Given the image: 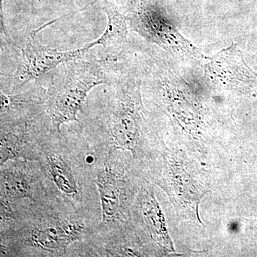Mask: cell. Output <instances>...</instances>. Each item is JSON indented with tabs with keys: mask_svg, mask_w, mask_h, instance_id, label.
Returning a JSON list of instances; mask_svg holds the SVG:
<instances>
[{
	"mask_svg": "<svg viewBox=\"0 0 257 257\" xmlns=\"http://www.w3.org/2000/svg\"><path fill=\"white\" fill-rule=\"evenodd\" d=\"M94 219L57 196L25 201L1 211V256H64L74 243L89 241Z\"/></svg>",
	"mask_w": 257,
	"mask_h": 257,
	"instance_id": "obj_1",
	"label": "cell"
},
{
	"mask_svg": "<svg viewBox=\"0 0 257 257\" xmlns=\"http://www.w3.org/2000/svg\"><path fill=\"white\" fill-rule=\"evenodd\" d=\"M37 162L59 199L83 215L96 217L99 156L85 135L51 128L40 142Z\"/></svg>",
	"mask_w": 257,
	"mask_h": 257,
	"instance_id": "obj_2",
	"label": "cell"
},
{
	"mask_svg": "<svg viewBox=\"0 0 257 257\" xmlns=\"http://www.w3.org/2000/svg\"><path fill=\"white\" fill-rule=\"evenodd\" d=\"M55 70L47 89L45 106L52 128L61 131L62 125L80 122L78 114L88 94L96 86L109 84L111 74L104 60L69 61Z\"/></svg>",
	"mask_w": 257,
	"mask_h": 257,
	"instance_id": "obj_3",
	"label": "cell"
},
{
	"mask_svg": "<svg viewBox=\"0 0 257 257\" xmlns=\"http://www.w3.org/2000/svg\"><path fill=\"white\" fill-rule=\"evenodd\" d=\"M1 209L56 195L37 161L10 160L1 165Z\"/></svg>",
	"mask_w": 257,
	"mask_h": 257,
	"instance_id": "obj_4",
	"label": "cell"
},
{
	"mask_svg": "<svg viewBox=\"0 0 257 257\" xmlns=\"http://www.w3.org/2000/svg\"><path fill=\"white\" fill-rule=\"evenodd\" d=\"M39 32L38 30L31 32L25 47L20 50L21 55L13 74L11 94L18 92L29 82L40 78L62 64L82 59L91 49L99 45L96 40L77 50L59 51L42 45L37 39Z\"/></svg>",
	"mask_w": 257,
	"mask_h": 257,
	"instance_id": "obj_5",
	"label": "cell"
},
{
	"mask_svg": "<svg viewBox=\"0 0 257 257\" xmlns=\"http://www.w3.org/2000/svg\"><path fill=\"white\" fill-rule=\"evenodd\" d=\"M127 20L135 32L166 50L177 51L189 57L201 55L199 50L177 32L165 13L150 0L143 1Z\"/></svg>",
	"mask_w": 257,
	"mask_h": 257,
	"instance_id": "obj_6",
	"label": "cell"
},
{
	"mask_svg": "<svg viewBox=\"0 0 257 257\" xmlns=\"http://www.w3.org/2000/svg\"><path fill=\"white\" fill-rule=\"evenodd\" d=\"M99 155L96 183L100 202L101 221L98 227H114L124 216L126 184L117 169L114 154Z\"/></svg>",
	"mask_w": 257,
	"mask_h": 257,
	"instance_id": "obj_7",
	"label": "cell"
},
{
	"mask_svg": "<svg viewBox=\"0 0 257 257\" xmlns=\"http://www.w3.org/2000/svg\"><path fill=\"white\" fill-rule=\"evenodd\" d=\"M205 74L212 83L244 92H257V74L248 67L236 45L224 49L210 58Z\"/></svg>",
	"mask_w": 257,
	"mask_h": 257,
	"instance_id": "obj_8",
	"label": "cell"
},
{
	"mask_svg": "<svg viewBox=\"0 0 257 257\" xmlns=\"http://www.w3.org/2000/svg\"><path fill=\"white\" fill-rule=\"evenodd\" d=\"M103 11L107 15L108 23L104 33L97 39L99 45L106 50L109 55L104 60H115L122 50L128 35L127 18L121 14L110 2L106 1Z\"/></svg>",
	"mask_w": 257,
	"mask_h": 257,
	"instance_id": "obj_9",
	"label": "cell"
},
{
	"mask_svg": "<svg viewBox=\"0 0 257 257\" xmlns=\"http://www.w3.org/2000/svg\"><path fill=\"white\" fill-rule=\"evenodd\" d=\"M256 222H257V216H256Z\"/></svg>",
	"mask_w": 257,
	"mask_h": 257,
	"instance_id": "obj_10",
	"label": "cell"
}]
</instances>
